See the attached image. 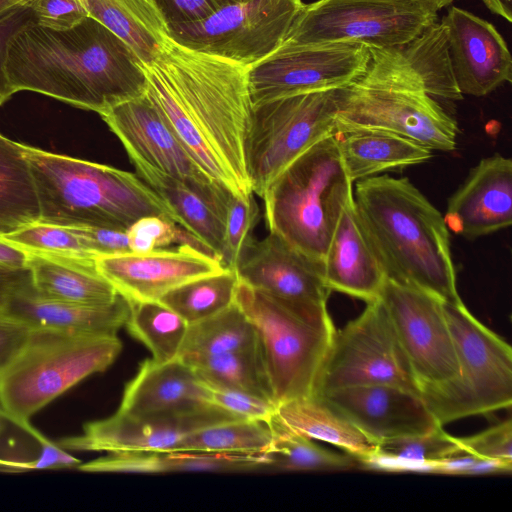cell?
<instances>
[{
    "mask_svg": "<svg viewBox=\"0 0 512 512\" xmlns=\"http://www.w3.org/2000/svg\"><path fill=\"white\" fill-rule=\"evenodd\" d=\"M216 1L220 5V7H222L224 5L235 4V3H240V2H246V1H249V0H216Z\"/></svg>",
    "mask_w": 512,
    "mask_h": 512,
    "instance_id": "680465c9",
    "label": "cell"
},
{
    "mask_svg": "<svg viewBox=\"0 0 512 512\" xmlns=\"http://www.w3.org/2000/svg\"><path fill=\"white\" fill-rule=\"evenodd\" d=\"M99 273L128 301H158L191 280L223 271L221 261L191 245L137 254L99 256Z\"/></svg>",
    "mask_w": 512,
    "mask_h": 512,
    "instance_id": "d6986e66",
    "label": "cell"
},
{
    "mask_svg": "<svg viewBox=\"0 0 512 512\" xmlns=\"http://www.w3.org/2000/svg\"><path fill=\"white\" fill-rule=\"evenodd\" d=\"M0 238L26 253L81 260L98 258L87 242L70 227L39 220Z\"/></svg>",
    "mask_w": 512,
    "mask_h": 512,
    "instance_id": "60d3db41",
    "label": "cell"
},
{
    "mask_svg": "<svg viewBox=\"0 0 512 512\" xmlns=\"http://www.w3.org/2000/svg\"><path fill=\"white\" fill-rule=\"evenodd\" d=\"M143 68L146 96L199 169L236 195L252 194L245 150L253 110L248 68L171 38Z\"/></svg>",
    "mask_w": 512,
    "mask_h": 512,
    "instance_id": "6da1fadb",
    "label": "cell"
},
{
    "mask_svg": "<svg viewBox=\"0 0 512 512\" xmlns=\"http://www.w3.org/2000/svg\"><path fill=\"white\" fill-rule=\"evenodd\" d=\"M186 364L202 380L243 390L275 404L258 343Z\"/></svg>",
    "mask_w": 512,
    "mask_h": 512,
    "instance_id": "8d00e7d4",
    "label": "cell"
},
{
    "mask_svg": "<svg viewBox=\"0 0 512 512\" xmlns=\"http://www.w3.org/2000/svg\"><path fill=\"white\" fill-rule=\"evenodd\" d=\"M336 90L298 93L253 107L245 146L253 194L263 198L291 162L334 133Z\"/></svg>",
    "mask_w": 512,
    "mask_h": 512,
    "instance_id": "30bf717a",
    "label": "cell"
},
{
    "mask_svg": "<svg viewBox=\"0 0 512 512\" xmlns=\"http://www.w3.org/2000/svg\"><path fill=\"white\" fill-rule=\"evenodd\" d=\"M379 299L389 315L420 391L455 380L459 375L458 358L443 302L421 289L389 279H386Z\"/></svg>",
    "mask_w": 512,
    "mask_h": 512,
    "instance_id": "9a60e30c",
    "label": "cell"
},
{
    "mask_svg": "<svg viewBox=\"0 0 512 512\" xmlns=\"http://www.w3.org/2000/svg\"><path fill=\"white\" fill-rule=\"evenodd\" d=\"M257 335L236 302L201 321L188 324L178 358L185 363L253 347Z\"/></svg>",
    "mask_w": 512,
    "mask_h": 512,
    "instance_id": "d6a6232c",
    "label": "cell"
},
{
    "mask_svg": "<svg viewBox=\"0 0 512 512\" xmlns=\"http://www.w3.org/2000/svg\"><path fill=\"white\" fill-rule=\"evenodd\" d=\"M239 419L215 405L146 415L117 410L107 418L86 423L81 434L63 438L57 444L75 451H171L194 432Z\"/></svg>",
    "mask_w": 512,
    "mask_h": 512,
    "instance_id": "ac0fdd59",
    "label": "cell"
},
{
    "mask_svg": "<svg viewBox=\"0 0 512 512\" xmlns=\"http://www.w3.org/2000/svg\"><path fill=\"white\" fill-rule=\"evenodd\" d=\"M304 4L249 0L224 5L206 18L169 26V36L180 45L249 68L280 46Z\"/></svg>",
    "mask_w": 512,
    "mask_h": 512,
    "instance_id": "4fadbf2b",
    "label": "cell"
},
{
    "mask_svg": "<svg viewBox=\"0 0 512 512\" xmlns=\"http://www.w3.org/2000/svg\"><path fill=\"white\" fill-rule=\"evenodd\" d=\"M385 384L420 395V386L381 302L335 331L313 395L338 388Z\"/></svg>",
    "mask_w": 512,
    "mask_h": 512,
    "instance_id": "7c38bea8",
    "label": "cell"
},
{
    "mask_svg": "<svg viewBox=\"0 0 512 512\" xmlns=\"http://www.w3.org/2000/svg\"><path fill=\"white\" fill-rule=\"evenodd\" d=\"M123 144L131 162H140L176 178L222 207L230 190L211 181L145 95L100 114Z\"/></svg>",
    "mask_w": 512,
    "mask_h": 512,
    "instance_id": "2e32d148",
    "label": "cell"
},
{
    "mask_svg": "<svg viewBox=\"0 0 512 512\" xmlns=\"http://www.w3.org/2000/svg\"><path fill=\"white\" fill-rule=\"evenodd\" d=\"M240 281L264 292L309 320L331 319L323 262L312 259L275 234L254 241L236 269Z\"/></svg>",
    "mask_w": 512,
    "mask_h": 512,
    "instance_id": "e0dca14e",
    "label": "cell"
},
{
    "mask_svg": "<svg viewBox=\"0 0 512 512\" xmlns=\"http://www.w3.org/2000/svg\"><path fill=\"white\" fill-rule=\"evenodd\" d=\"M259 207L253 196L231 193L224 209V268L236 271L254 243L253 231L259 221Z\"/></svg>",
    "mask_w": 512,
    "mask_h": 512,
    "instance_id": "b9f144b4",
    "label": "cell"
},
{
    "mask_svg": "<svg viewBox=\"0 0 512 512\" xmlns=\"http://www.w3.org/2000/svg\"><path fill=\"white\" fill-rule=\"evenodd\" d=\"M444 220L449 230L475 239L512 222V160L499 153L483 158L450 196Z\"/></svg>",
    "mask_w": 512,
    "mask_h": 512,
    "instance_id": "7402d4cb",
    "label": "cell"
},
{
    "mask_svg": "<svg viewBox=\"0 0 512 512\" xmlns=\"http://www.w3.org/2000/svg\"><path fill=\"white\" fill-rule=\"evenodd\" d=\"M272 442L268 450L270 468L281 471H340L356 468L361 464L349 454L325 449L312 439L293 433L272 417L268 422Z\"/></svg>",
    "mask_w": 512,
    "mask_h": 512,
    "instance_id": "74e56055",
    "label": "cell"
},
{
    "mask_svg": "<svg viewBox=\"0 0 512 512\" xmlns=\"http://www.w3.org/2000/svg\"><path fill=\"white\" fill-rule=\"evenodd\" d=\"M323 274L331 291L366 303L379 298L387 279L353 199L344 208L333 232L323 259Z\"/></svg>",
    "mask_w": 512,
    "mask_h": 512,
    "instance_id": "603a6c76",
    "label": "cell"
},
{
    "mask_svg": "<svg viewBox=\"0 0 512 512\" xmlns=\"http://www.w3.org/2000/svg\"><path fill=\"white\" fill-rule=\"evenodd\" d=\"M458 358V377L421 390V398L437 422L447 423L510 408L512 349L477 320L463 301L443 302Z\"/></svg>",
    "mask_w": 512,
    "mask_h": 512,
    "instance_id": "ba28073f",
    "label": "cell"
},
{
    "mask_svg": "<svg viewBox=\"0 0 512 512\" xmlns=\"http://www.w3.org/2000/svg\"><path fill=\"white\" fill-rule=\"evenodd\" d=\"M6 72L15 93L37 92L99 115L147 89L137 54L90 16L65 30L25 27L9 46Z\"/></svg>",
    "mask_w": 512,
    "mask_h": 512,
    "instance_id": "7a4b0ae2",
    "label": "cell"
},
{
    "mask_svg": "<svg viewBox=\"0 0 512 512\" xmlns=\"http://www.w3.org/2000/svg\"><path fill=\"white\" fill-rule=\"evenodd\" d=\"M274 419L289 431L328 442L369 466L378 443L367 437L323 398L312 395L276 406Z\"/></svg>",
    "mask_w": 512,
    "mask_h": 512,
    "instance_id": "83f0119b",
    "label": "cell"
},
{
    "mask_svg": "<svg viewBox=\"0 0 512 512\" xmlns=\"http://www.w3.org/2000/svg\"><path fill=\"white\" fill-rule=\"evenodd\" d=\"M125 327L152 353L159 363L178 358L188 323L160 301H129Z\"/></svg>",
    "mask_w": 512,
    "mask_h": 512,
    "instance_id": "e575fe53",
    "label": "cell"
},
{
    "mask_svg": "<svg viewBox=\"0 0 512 512\" xmlns=\"http://www.w3.org/2000/svg\"><path fill=\"white\" fill-rule=\"evenodd\" d=\"M411 1H417V2L427 4L430 7L434 8L438 12L442 8L449 6L455 0H411Z\"/></svg>",
    "mask_w": 512,
    "mask_h": 512,
    "instance_id": "6f0895ef",
    "label": "cell"
},
{
    "mask_svg": "<svg viewBox=\"0 0 512 512\" xmlns=\"http://www.w3.org/2000/svg\"><path fill=\"white\" fill-rule=\"evenodd\" d=\"M202 381L209 391L211 404L241 419L259 420L268 423L275 413L276 405L272 401L243 390Z\"/></svg>",
    "mask_w": 512,
    "mask_h": 512,
    "instance_id": "ee69618b",
    "label": "cell"
},
{
    "mask_svg": "<svg viewBox=\"0 0 512 512\" xmlns=\"http://www.w3.org/2000/svg\"><path fill=\"white\" fill-rule=\"evenodd\" d=\"M22 147L41 222L127 231L148 215H164L174 221L166 204L137 174L25 144Z\"/></svg>",
    "mask_w": 512,
    "mask_h": 512,
    "instance_id": "277c9868",
    "label": "cell"
},
{
    "mask_svg": "<svg viewBox=\"0 0 512 512\" xmlns=\"http://www.w3.org/2000/svg\"><path fill=\"white\" fill-rule=\"evenodd\" d=\"M122 350L117 335L31 328L0 369V409L23 430L31 418L85 378L105 371Z\"/></svg>",
    "mask_w": 512,
    "mask_h": 512,
    "instance_id": "52a82bcc",
    "label": "cell"
},
{
    "mask_svg": "<svg viewBox=\"0 0 512 512\" xmlns=\"http://www.w3.org/2000/svg\"><path fill=\"white\" fill-rule=\"evenodd\" d=\"M463 452L484 459L512 463V421L510 418L475 435L459 438Z\"/></svg>",
    "mask_w": 512,
    "mask_h": 512,
    "instance_id": "f6af8a7d",
    "label": "cell"
},
{
    "mask_svg": "<svg viewBox=\"0 0 512 512\" xmlns=\"http://www.w3.org/2000/svg\"><path fill=\"white\" fill-rule=\"evenodd\" d=\"M31 327L0 310V369L5 366L26 340Z\"/></svg>",
    "mask_w": 512,
    "mask_h": 512,
    "instance_id": "816d5d0a",
    "label": "cell"
},
{
    "mask_svg": "<svg viewBox=\"0 0 512 512\" xmlns=\"http://www.w3.org/2000/svg\"><path fill=\"white\" fill-rule=\"evenodd\" d=\"M39 218L35 185L22 144L0 134V237Z\"/></svg>",
    "mask_w": 512,
    "mask_h": 512,
    "instance_id": "1f68e13d",
    "label": "cell"
},
{
    "mask_svg": "<svg viewBox=\"0 0 512 512\" xmlns=\"http://www.w3.org/2000/svg\"><path fill=\"white\" fill-rule=\"evenodd\" d=\"M333 135L352 182L418 165L433 157L432 150L386 130L336 126Z\"/></svg>",
    "mask_w": 512,
    "mask_h": 512,
    "instance_id": "4316f807",
    "label": "cell"
},
{
    "mask_svg": "<svg viewBox=\"0 0 512 512\" xmlns=\"http://www.w3.org/2000/svg\"><path fill=\"white\" fill-rule=\"evenodd\" d=\"M26 254V267L30 272L32 286L44 297L86 305H103L113 302L119 295L113 285L99 273L95 260Z\"/></svg>",
    "mask_w": 512,
    "mask_h": 512,
    "instance_id": "f546056e",
    "label": "cell"
},
{
    "mask_svg": "<svg viewBox=\"0 0 512 512\" xmlns=\"http://www.w3.org/2000/svg\"><path fill=\"white\" fill-rule=\"evenodd\" d=\"M27 254L0 238V266L23 269L26 267Z\"/></svg>",
    "mask_w": 512,
    "mask_h": 512,
    "instance_id": "db71d44e",
    "label": "cell"
},
{
    "mask_svg": "<svg viewBox=\"0 0 512 512\" xmlns=\"http://www.w3.org/2000/svg\"><path fill=\"white\" fill-rule=\"evenodd\" d=\"M35 24L54 29H69L85 17L87 13L79 0H31Z\"/></svg>",
    "mask_w": 512,
    "mask_h": 512,
    "instance_id": "7dc6e473",
    "label": "cell"
},
{
    "mask_svg": "<svg viewBox=\"0 0 512 512\" xmlns=\"http://www.w3.org/2000/svg\"><path fill=\"white\" fill-rule=\"evenodd\" d=\"M239 278L236 271H223L186 282L163 295L162 302L188 324L219 313L235 302Z\"/></svg>",
    "mask_w": 512,
    "mask_h": 512,
    "instance_id": "d590c367",
    "label": "cell"
},
{
    "mask_svg": "<svg viewBox=\"0 0 512 512\" xmlns=\"http://www.w3.org/2000/svg\"><path fill=\"white\" fill-rule=\"evenodd\" d=\"M88 16L106 26L151 63L170 39L156 0H79Z\"/></svg>",
    "mask_w": 512,
    "mask_h": 512,
    "instance_id": "4dcf8cb0",
    "label": "cell"
},
{
    "mask_svg": "<svg viewBox=\"0 0 512 512\" xmlns=\"http://www.w3.org/2000/svg\"><path fill=\"white\" fill-rule=\"evenodd\" d=\"M267 453L200 451H126L80 463L84 472L162 473L180 471H253L270 468Z\"/></svg>",
    "mask_w": 512,
    "mask_h": 512,
    "instance_id": "484cf974",
    "label": "cell"
},
{
    "mask_svg": "<svg viewBox=\"0 0 512 512\" xmlns=\"http://www.w3.org/2000/svg\"><path fill=\"white\" fill-rule=\"evenodd\" d=\"M156 3L168 27L206 18L220 8L216 0H156Z\"/></svg>",
    "mask_w": 512,
    "mask_h": 512,
    "instance_id": "c3c4849f",
    "label": "cell"
},
{
    "mask_svg": "<svg viewBox=\"0 0 512 512\" xmlns=\"http://www.w3.org/2000/svg\"><path fill=\"white\" fill-rule=\"evenodd\" d=\"M235 302L253 325L274 402L312 396L335 327L309 320L239 280Z\"/></svg>",
    "mask_w": 512,
    "mask_h": 512,
    "instance_id": "9c48e42d",
    "label": "cell"
},
{
    "mask_svg": "<svg viewBox=\"0 0 512 512\" xmlns=\"http://www.w3.org/2000/svg\"><path fill=\"white\" fill-rule=\"evenodd\" d=\"M459 453H463L459 438L437 426L424 434L378 443L376 457L369 466L425 472L429 464Z\"/></svg>",
    "mask_w": 512,
    "mask_h": 512,
    "instance_id": "f35d334b",
    "label": "cell"
},
{
    "mask_svg": "<svg viewBox=\"0 0 512 512\" xmlns=\"http://www.w3.org/2000/svg\"><path fill=\"white\" fill-rule=\"evenodd\" d=\"M364 72L336 90V126L390 131L443 152L457 146L458 125L393 48L368 47Z\"/></svg>",
    "mask_w": 512,
    "mask_h": 512,
    "instance_id": "5b68a950",
    "label": "cell"
},
{
    "mask_svg": "<svg viewBox=\"0 0 512 512\" xmlns=\"http://www.w3.org/2000/svg\"><path fill=\"white\" fill-rule=\"evenodd\" d=\"M352 184L334 135L326 136L267 188L262 199L269 233L323 262L339 218L353 199Z\"/></svg>",
    "mask_w": 512,
    "mask_h": 512,
    "instance_id": "8992f818",
    "label": "cell"
},
{
    "mask_svg": "<svg viewBox=\"0 0 512 512\" xmlns=\"http://www.w3.org/2000/svg\"><path fill=\"white\" fill-rule=\"evenodd\" d=\"M31 0H0V16Z\"/></svg>",
    "mask_w": 512,
    "mask_h": 512,
    "instance_id": "9f6ffc18",
    "label": "cell"
},
{
    "mask_svg": "<svg viewBox=\"0 0 512 512\" xmlns=\"http://www.w3.org/2000/svg\"><path fill=\"white\" fill-rule=\"evenodd\" d=\"M369 58L368 46L355 42L278 47L247 69L252 107L298 93L341 88L364 72Z\"/></svg>",
    "mask_w": 512,
    "mask_h": 512,
    "instance_id": "5bb4252c",
    "label": "cell"
},
{
    "mask_svg": "<svg viewBox=\"0 0 512 512\" xmlns=\"http://www.w3.org/2000/svg\"><path fill=\"white\" fill-rule=\"evenodd\" d=\"M26 432L39 442L41 446V453L36 459L24 462L25 470L45 468H77L81 463L80 460L67 453L66 450L60 447L57 443H53L47 439L32 425L27 429Z\"/></svg>",
    "mask_w": 512,
    "mask_h": 512,
    "instance_id": "f907efd6",
    "label": "cell"
},
{
    "mask_svg": "<svg viewBox=\"0 0 512 512\" xmlns=\"http://www.w3.org/2000/svg\"><path fill=\"white\" fill-rule=\"evenodd\" d=\"M440 22L445 26L457 87L462 95L486 96L512 82V58L495 26L451 6Z\"/></svg>",
    "mask_w": 512,
    "mask_h": 512,
    "instance_id": "44dd1931",
    "label": "cell"
},
{
    "mask_svg": "<svg viewBox=\"0 0 512 512\" xmlns=\"http://www.w3.org/2000/svg\"><path fill=\"white\" fill-rule=\"evenodd\" d=\"M272 437V430L267 422L239 419L194 432L183 438L174 450L267 453Z\"/></svg>",
    "mask_w": 512,
    "mask_h": 512,
    "instance_id": "ab89813d",
    "label": "cell"
},
{
    "mask_svg": "<svg viewBox=\"0 0 512 512\" xmlns=\"http://www.w3.org/2000/svg\"><path fill=\"white\" fill-rule=\"evenodd\" d=\"M30 2L21 4L0 16V106L15 92L6 72L9 46L25 27L35 23Z\"/></svg>",
    "mask_w": 512,
    "mask_h": 512,
    "instance_id": "bcb514c9",
    "label": "cell"
},
{
    "mask_svg": "<svg viewBox=\"0 0 512 512\" xmlns=\"http://www.w3.org/2000/svg\"><path fill=\"white\" fill-rule=\"evenodd\" d=\"M436 22L438 12L417 1L316 0L304 4L279 47L355 42L393 48Z\"/></svg>",
    "mask_w": 512,
    "mask_h": 512,
    "instance_id": "8fae6325",
    "label": "cell"
},
{
    "mask_svg": "<svg viewBox=\"0 0 512 512\" xmlns=\"http://www.w3.org/2000/svg\"><path fill=\"white\" fill-rule=\"evenodd\" d=\"M70 228L87 242L98 257L131 252L126 231L99 227Z\"/></svg>",
    "mask_w": 512,
    "mask_h": 512,
    "instance_id": "681fc988",
    "label": "cell"
},
{
    "mask_svg": "<svg viewBox=\"0 0 512 512\" xmlns=\"http://www.w3.org/2000/svg\"><path fill=\"white\" fill-rule=\"evenodd\" d=\"M213 405L194 370L179 358L159 363L144 360L125 387L119 411L133 415L176 412Z\"/></svg>",
    "mask_w": 512,
    "mask_h": 512,
    "instance_id": "d4e9b609",
    "label": "cell"
},
{
    "mask_svg": "<svg viewBox=\"0 0 512 512\" xmlns=\"http://www.w3.org/2000/svg\"><path fill=\"white\" fill-rule=\"evenodd\" d=\"M316 396L376 443L424 434L441 426L420 395L393 385L349 386Z\"/></svg>",
    "mask_w": 512,
    "mask_h": 512,
    "instance_id": "ffe728a7",
    "label": "cell"
},
{
    "mask_svg": "<svg viewBox=\"0 0 512 512\" xmlns=\"http://www.w3.org/2000/svg\"><path fill=\"white\" fill-rule=\"evenodd\" d=\"M493 14L512 22V0H481Z\"/></svg>",
    "mask_w": 512,
    "mask_h": 512,
    "instance_id": "11a10c76",
    "label": "cell"
},
{
    "mask_svg": "<svg viewBox=\"0 0 512 512\" xmlns=\"http://www.w3.org/2000/svg\"><path fill=\"white\" fill-rule=\"evenodd\" d=\"M126 232L132 253H148L165 248L172 243H178L191 245L213 255L198 239L164 215L141 217Z\"/></svg>",
    "mask_w": 512,
    "mask_h": 512,
    "instance_id": "7bdbcfd3",
    "label": "cell"
},
{
    "mask_svg": "<svg viewBox=\"0 0 512 512\" xmlns=\"http://www.w3.org/2000/svg\"><path fill=\"white\" fill-rule=\"evenodd\" d=\"M394 51L418 76L426 92L435 99H463L451 65L445 26L436 22Z\"/></svg>",
    "mask_w": 512,
    "mask_h": 512,
    "instance_id": "836d02e7",
    "label": "cell"
},
{
    "mask_svg": "<svg viewBox=\"0 0 512 512\" xmlns=\"http://www.w3.org/2000/svg\"><path fill=\"white\" fill-rule=\"evenodd\" d=\"M1 311L31 328L117 335L126 324L130 304L120 294L113 302L103 305L55 300L37 293L30 280L9 296Z\"/></svg>",
    "mask_w": 512,
    "mask_h": 512,
    "instance_id": "cb8c5ba5",
    "label": "cell"
},
{
    "mask_svg": "<svg viewBox=\"0 0 512 512\" xmlns=\"http://www.w3.org/2000/svg\"><path fill=\"white\" fill-rule=\"evenodd\" d=\"M132 163L138 177L172 212L174 221L198 239L222 263L224 255L222 209L184 182L140 162Z\"/></svg>",
    "mask_w": 512,
    "mask_h": 512,
    "instance_id": "f1b7e54d",
    "label": "cell"
},
{
    "mask_svg": "<svg viewBox=\"0 0 512 512\" xmlns=\"http://www.w3.org/2000/svg\"><path fill=\"white\" fill-rule=\"evenodd\" d=\"M353 200L387 279L442 302L462 301L444 216L408 178L359 180Z\"/></svg>",
    "mask_w": 512,
    "mask_h": 512,
    "instance_id": "3957f363",
    "label": "cell"
},
{
    "mask_svg": "<svg viewBox=\"0 0 512 512\" xmlns=\"http://www.w3.org/2000/svg\"><path fill=\"white\" fill-rule=\"evenodd\" d=\"M30 280L31 276L28 268L12 269L0 266V309L17 288Z\"/></svg>",
    "mask_w": 512,
    "mask_h": 512,
    "instance_id": "f5cc1de1",
    "label": "cell"
}]
</instances>
